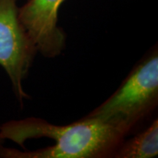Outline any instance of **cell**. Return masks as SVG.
<instances>
[{"mask_svg": "<svg viewBox=\"0 0 158 158\" xmlns=\"http://www.w3.org/2000/svg\"><path fill=\"white\" fill-rule=\"evenodd\" d=\"M125 135L97 118L86 117L68 125H55L40 118L12 120L0 125V139H8L25 149V141L34 138L54 140V145L28 151L6 148L0 143L3 158L113 157Z\"/></svg>", "mask_w": 158, "mask_h": 158, "instance_id": "1", "label": "cell"}, {"mask_svg": "<svg viewBox=\"0 0 158 158\" xmlns=\"http://www.w3.org/2000/svg\"><path fill=\"white\" fill-rule=\"evenodd\" d=\"M158 103V54L153 50L136 65L119 88L89 117L100 120L127 135Z\"/></svg>", "mask_w": 158, "mask_h": 158, "instance_id": "2", "label": "cell"}, {"mask_svg": "<svg viewBox=\"0 0 158 158\" xmlns=\"http://www.w3.org/2000/svg\"><path fill=\"white\" fill-rule=\"evenodd\" d=\"M18 0H0V65L5 69L13 92L22 106L29 96L23 81L32 65L37 50L19 18Z\"/></svg>", "mask_w": 158, "mask_h": 158, "instance_id": "3", "label": "cell"}, {"mask_svg": "<svg viewBox=\"0 0 158 158\" xmlns=\"http://www.w3.org/2000/svg\"><path fill=\"white\" fill-rule=\"evenodd\" d=\"M65 0H27L19 7L21 24L43 56L54 58L62 54L66 35L58 26L59 10Z\"/></svg>", "mask_w": 158, "mask_h": 158, "instance_id": "4", "label": "cell"}, {"mask_svg": "<svg viewBox=\"0 0 158 158\" xmlns=\"http://www.w3.org/2000/svg\"><path fill=\"white\" fill-rule=\"evenodd\" d=\"M158 155V120L127 142H122L114 158H152Z\"/></svg>", "mask_w": 158, "mask_h": 158, "instance_id": "5", "label": "cell"}, {"mask_svg": "<svg viewBox=\"0 0 158 158\" xmlns=\"http://www.w3.org/2000/svg\"><path fill=\"white\" fill-rule=\"evenodd\" d=\"M2 142H3L2 140H1V139H0V143H2Z\"/></svg>", "mask_w": 158, "mask_h": 158, "instance_id": "6", "label": "cell"}]
</instances>
